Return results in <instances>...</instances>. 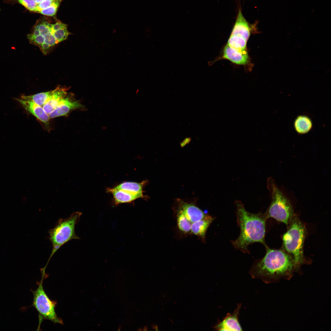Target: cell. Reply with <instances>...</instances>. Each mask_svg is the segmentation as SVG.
Listing matches in <instances>:
<instances>
[{
  "instance_id": "cell-26",
  "label": "cell",
  "mask_w": 331,
  "mask_h": 331,
  "mask_svg": "<svg viewBox=\"0 0 331 331\" xmlns=\"http://www.w3.org/2000/svg\"><path fill=\"white\" fill-rule=\"evenodd\" d=\"M37 4L43 1L44 0H34Z\"/></svg>"
},
{
  "instance_id": "cell-10",
  "label": "cell",
  "mask_w": 331,
  "mask_h": 331,
  "mask_svg": "<svg viewBox=\"0 0 331 331\" xmlns=\"http://www.w3.org/2000/svg\"><path fill=\"white\" fill-rule=\"evenodd\" d=\"M241 304H239L232 314L228 313L221 321H219L214 327L218 331H242V328L238 320L239 311Z\"/></svg>"
},
{
  "instance_id": "cell-2",
  "label": "cell",
  "mask_w": 331,
  "mask_h": 331,
  "mask_svg": "<svg viewBox=\"0 0 331 331\" xmlns=\"http://www.w3.org/2000/svg\"><path fill=\"white\" fill-rule=\"evenodd\" d=\"M237 221L240 229L238 237L232 242L234 246L244 253H249L248 246L258 242L265 245V222L264 214H252L248 212L242 202H235Z\"/></svg>"
},
{
  "instance_id": "cell-29",
  "label": "cell",
  "mask_w": 331,
  "mask_h": 331,
  "mask_svg": "<svg viewBox=\"0 0 331 331\" xmlns=\"http://www.w3.org/2000/svg\"><path fill=\"white\" fill-rule=\"evenodd\" d=\"M53 0L54 1V0Z\"/></svg>"
},
{
  "instance_id": "cell-6",
  "label": "cell",
  "mask_w": 331,
  "mask_h": 331,
  "mask_svg": "<svg viewBox=\"0 0 331 331\" xmlns=\"http://www.w3.org/2000/svg\"><path fill=\"white\" fill-rule=\"evenodd\" d=\"M268 187L271 197V202L264 214L266 218H272L288 226L293 215L292 206L289 200L277 187L272 179L268 180Z\"/></svg>"
},
{
  "instance_id": "cell-27",
  "label": "cell",
  "mask_w": 331,
  "mask_h": 331,
  "mask_svg": "<svg viewBox=\"0 0 331 331\" xmlns=\"http://www.w3.org/2000/svg\"><path fill=\"white\" fill-rule=\"evenodd\" d=\"M143 331H147V330H148V329H147V326H144V328H143Z\"/></svg>"
},
{
  "instance_id": "cell-17",
  "label": "cell",
  "mask_w": 331,
  "mask_h": 331,
  "mask_svg": "<svg viewBox=\"0 0 331 331\" xmlns=\"http://www.w3.org/2000/svg\"><path fill=\"white\" fill-rule=\"evenodd\" d=\"M312 123L311 119L306 115L298 116L294 121V127L296 132L299 134H304L311 130Z\"/></svg>"
},
{
  "instance_id": "cell-12",
  "label": "cell",
  "mask_w": 331,
  "mask_h": 331,
  "mask_svg": "<svg viewBox=\"0 0 331 331\" xmlns=\"http://www.w3.org/2000/svg\"><path fill=\"white\" fill-rule=\"evenodd\" d=\"M222 58L235 64L242 65L247 64L249 60L247 51L237 50L227 44L223 48Z\"/></svg>"
},
{
  "instance_id": "cell-28",
  "label": "cell",
  "mask_w": 331,
  "mask_h": 331,
  "mask_svg": "<svg viewBox=\"0 0 331 331\" xmlns=\"http://www.w3.org/2000/svg\"><path fill=\"white\" fill-rule=\"evenodd\" d=\"M138 330H140V331H141V330H142V329H141V328H139V329H138Z\"/></svg>"
},
{
  "instance_id": "cell-13",
  "label": "cell",
  "mask_w": 331,
  "mask_h": 331,
  "mask_svg": "<svg viewBox=\"0 0 331 331\" xmlns=\"http://www.w3.org/2000/svg\"><path fill=\"white\" fill-rule=\"evenodd\" d=\"M69 88L59 86L53 90V93L48 98L43 107L46 112L49 115L56 108L62 99L67 94Z\"/></svg>"
},
{
  "instance_id": "cell-19",
  "label": "cell",
  "mask_w": 331,
  "mask_h": 331,
  "mask_svg": "<svg viewBox=\"0 0 331 331\" xmlns=\"http://www.w3.org/2000/svg\"><path fill=\"white\" fill-rule=\"evenodd\" d=\"M247 41L243 38L230 35L226 44L237 50L242 51H247Z\"/></svg>"
},
{
  "instance_id": "cell-7",
  "label": "cell",
  "mask_w": 331,
  "mask_h": 331,
  "mask_svg": "<svg viewBox=\"0 0 331 331\" xmlns=\"http://www.w3.org/2000/svg\"><path fill=\"white\" fill-rule=\"evenodd\" d=\"M38 287L34 291L31 290L33 295L32 306L38 312L40 316L45 319L53 323L63 324L62 319L58 317L55 310L57 302L51 300L48 296L43 286V276L38 283Z\"/></svg>"
},
{
  "instance_id": "cell-24",
  "label": "cell",
  "mask_w": 331,
  "mask_h": 331,
  "mask_svg": "<svg viewBox=\"0 0 331 331\" xmlns=\"http://www.w3.org/2000/svg\"><path fill=\"white\" fill-rule=\"evenodd\" d=\"M191 140V138H186L183 141L181 145V146H184L185 144L188 143Z\"/></svg>"
},
{
  "instance_id": "cell-9",
  "label": "cell",
  "mask_w": 331,
  "mask_h": 331,
  "mask_svg": "<svg viewBox=\"0 0 331 331\" xmlns=\"http://www.w3.org/2000/svg\"><path fill=\"white\" fill-rule=\"evenodd\" d=\"M84 108V106L76 100L71 93H67L49 116L50 118H54L66 115L72 110Z\"/></svg>"
},
{
  "instance_id": "cell-1",
  "label": "cell",
  "mask_w": 331,
  "mask_h": 331,
  "mask_svg": "<svg viewBox=\"0 0 331 331\" xmlns=\"http://www.w3.org/2000/svg\"><path fill=\"white\" fill-rule=\"evenodd\" d=\"M266 248L264 256L255 263L250 270L252 278L268 283L291 277L296 269L291 256L283 250Z\"/></svg>"
},
{
  "instance_id": "cell-16",
  "label": "cell",
  "mask_w": 331,
  "mask_h": 331,
  "mask_svg": "<svg viewBox=\"0 0 331 331\" xmlns=\"http://www.w3.org/2000/svg\"><path fill=\"white\" fill-rule=\"evenodd\" d=\"M147 182L144 181L141 183L132 182H124L118 185L114 188L125 191L141 196L143 199H147V196L143 195V188Z\"/></svg>"
},
{
  "instance_id": "cell-25",
  "label": "cell",
  "mask_w": 331,
  "mask_h": 331,
  "mask_svg": "<svg viewBox=\"0 0 331 331\" xmlns=\"http://www.w3.org/2000/svg\"><path fill=\"white\" fill-rule=\"evenodd\" d=\"M151 326L153 329H155L156 330H158V326L156 325L152 324Z\"/></svg>"
},
{
  "instance_id": "cell-15",
  "label": "cell",
  "mask_w": 331,
  "mask_h": 331,
  "mask_svg": "<svg viewBox=\"0 0 331 331\" xmlns=\"http://www.w3.org/2000/svg\"><path fill=\"white\" fill-rule=\"evenodd\" d=\"M214 219L211 216L207 215L202 219L193 223L191 226L190 234L196 235L204 241L207 230Z\"/></svg>"
},
{
  "instance_id": "cell-23",
  "label": "cell",
  "mask_w": 331,
  "mask_h": 331,
  "mask_svg": "<svg viewBox=\"0 0 331 331\" xmlns=\"http://www.w3.org/2000/svg\"><path fill=\"white\" fill-rule=\"evenodd\" d=\"M53 1V0H44L41 2L37 4L35 12H39L47 8Z\"/></svg>"
},
{
  "instance_id": "cell-8",
  "label": "cell",
  "mask_w": 331,
  "mask_h": 331,
  "mask_svg": "<svg viewBox=\"0 0 331 331\" xmlns=\"http://www.w3.org/2000/svg\"><path fill=\"white\" fill-rule=\"evenodd\" d=\"M175 202L176 209L181 212L192 225L202 219L207 215L194 203L186 202L180 199H177Z\"/></svg>"
},
{
  "instance_id": "cell-22",
  "label": "cell",
  "mask_w": 331,
  "mask_h": 331,
  "mask_svg": "<svg viewBox=\"0 0 331 331\" xmlns=\"http://www.w3.org/2000/svg\"><path fill=\"white\" fill-rule=\"evenodd\" d=\"M18 2L28 10L35 12L37 4L34 0H17Z\"/></svg>"
},
{
  "instance_id": "cell-18",
  "label": "cell",
  "mask_w": 331,
  "mask_h": 331,
  "mask_svg": "<svg viewBox=\"0 0 331 331\" xmlns=\"http://www.w3.org/2000/svg\"><path fill=\"white\" fill-rule=\"evenodd\" d=\"M53 92V90L31 95H22L21 97L31 100L43 107Z\"/></svg>"
},
{
  "instance_id": "cell-21",
  "label": "cell",
  "mask_w": 331,
  "mask_h": 331,
  "mask_svg": "<svg viewBox=\"0 0 331 331\" xmlns=\"http://www.w3.org/2000/svg\"><path fill=\"white\" fill-rule=\"evenodd\" d=\"M59 0L54 1L49 6L43 10L39 13L48 16H52L55 15L56 13L57 9L59 5Z\"/></svg>"
},
{
  "instance_id": "cell-4",
  "label": "cell",
  "mask_w": 331,
  "mask_h": 331,
  "mask_svg": "<svg viewBox=\"0 0 331 331\" xmlns=\"http://www.w3.org/2000/svg\"><path fill=\"white\" fill-rule=\"evenodd\" d=\"M287 231L282 237L283 246L295 262L296 269L304 262L303 247L306 235L304 226L298 218L293 215Z\"/></svg>"
},
{
  "instance_id": "cell-3",
  "label": "cell",
  "mask_w": 331,
  "mask_h": 331,
  "mask_svg": "<svg viewBox=\"0 0 331 331\" xmlns=\"http://www.w3.org/2000/svg\"><path fill=\"white\" fill-rule=\"evenodd\" d=\"M70 34L67 27L55 30L52 24L43 22L34 27L27 38L30 44L39 47L42 53L46 55L56 45L66 40Z\"/></svg>"
},
{
  "instance_id": "cell-14",
  "label": "cell",
  "mask_w": 331,
  "mask_h": 331,
  "mask_svg": "<svg viewBox=\"0 0 331 331\" xmlns=\"http://www.w3.org/2000/svg\"><path fill=\"white\" fill-rule=\"evenodd\" d=\"M107 191L113 195L114 204L115 205L123 203H130L137 199L143 198L139 195L114 188H108Z\"/></svg>"
},
{
  "instance_id": "cell-20",
  "label": "cell",
  "mask_w": 331,
  "mask_h": 331,
  "mask_svg": "<svg viewBox=\"0 0 331 331\" xmlns=\"http://www.w3.org/2000/svg\"><path fill=\"white\" fill-rule=\"evenodd\" d=\"M176 211L177 224L179 229L184 233L190 234L191 224L181 212L176 209Z\"/></svg>"
},
{
  "instance_id": "cell-11",
  "label": "cell",
  "mask_w": 331,
  "mask_h": 331,
  "mask_svg": "<svg viewBox=\"0 0 331 331\" xmlns=\"http://www.w3.org/2000/svg\"><path fill=\"white\" fill-rule=\"evenodd\" d=\"M16 100L28 113L43 123L46 126L48 125L50 118L42 107L31 100L21 97L17 98Z\"/></svg>"
},
{
  "instance_id": "cell-5",
  "label": "cell",
  "mask_w": 331,
  "mask_h": 331,
  "mask_svg": "<svg viewBox=\"0 0 331 331\" xmlns=\"http://www.w3.org/2000/svg\"><path fill=\"white\" fill-rule=\"evenodd\" d=\"M82 213L74 212L67 218L60 219L55 226L49 231V238L52 249L47 262L63 245L72 239L79 238L75 233V226L79 221Z\"/></svg>"
}]
</instances>
